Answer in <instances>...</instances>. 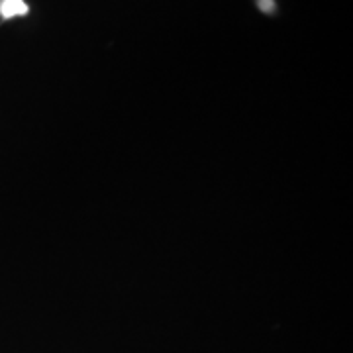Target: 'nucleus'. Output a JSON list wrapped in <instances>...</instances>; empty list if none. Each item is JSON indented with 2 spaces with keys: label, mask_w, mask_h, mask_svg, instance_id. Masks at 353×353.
I'll return each mask as SVG.
<instances>
[{
  "label": "nucleus",
  "mask_w": 353,
  "mask_h": 353,
  "mask_svg": "<svg viewBox=\"0 0 353 353\" xmlns=\"http://www.w3.org/2000/svg\"><path fill=\"white\" fill-rule=\"evenodd\" d=\"M28 12H30V6L24 0H2V4H0V18L2 20L26 16Z\"/></svg>",
  "instance_id": "f257e3e1"
},
{
  "label": "nucleus",
  "mask_w": 353,
  "mask_h": 353,
  "mask_svg": "<svg viewBox=\"0 0 353 353\" xmlns=\"http://www.w3.org/2000/svg\"><path fill=\"white\" fill-rule=\"evenodd\" d=\"M257 6H259V10L265 14L275 12V0H257Z\"/></svg>",
  "instance_id": "f03ea898"
},
{
  "label": "nucleus",
  "mask_w": 353,
  "mask_h": 353,
  "mask_svg": "<svg viewBox=\"0 0 353 353\" xmlns=\"http://www.w3.org/2000/svg\"><path fill=\"white\" fill-rule=\"evenodd\" d=\"M0 4H2V0H0Z\"/></svg>",
  "instance_id": "7ed1b4c3"
}]
</instances>
